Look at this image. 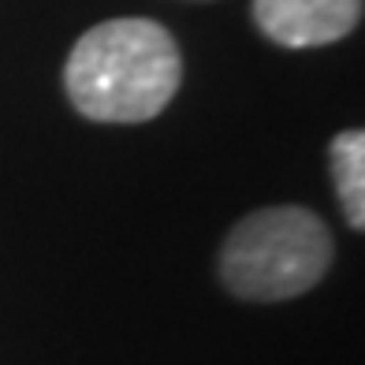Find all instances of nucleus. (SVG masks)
<instances>
[{"instance_id": "nucleus-1", "label": "nucleus", "mask_w": 365, "mask_h": 365, "mask_svg": "<svg viewBox=\"0 0 365 365\" xmlns=\"http://www.w3.org/2000/svg\"><path fill=\"white\" fill-rule=\"evenodd\" d=\"M182 60L153 19H108L86 30L63 68L71 105L97 123H145L172 105Z\"/></svg>"}, {"instance_id": "nucleus-2", "label": "nucleus", "mask_w": 365, "mask_h": 365, "mask_svg": "<svg viewBox=\"0 0 365 365\" xmlns=\"http://www.w3.org/2000/svg\"><path fill=\"white\" fill-rule=\"evenodd\" d=\"M331 264V235L302 205L257 209L231 227L220 250V279L250 302H284L321 284Z\"/></svg>"}, {"instance_id": "nucleus-3", "label": "nucleus", "mask_w": 365, "mask_h": 365, "mask_svg": "<svg viewBox=\"0 0 365 365\" xmlns=\"http://www.w3.org/2000/svg\"><path fill=\"white\" fill-rule=\"evenodd\" d=\"M254 23L284 48H317L361 23V0H254Z\"/></svg>"}, {"instance_id": "nucleus-4", "label": "nucleus", "mask_w": 365, "mask_h": 365, "mask_svg": "<svg viewBox=\"0 0 365 365\" xmlns=\"http://www.w3.org/2000/svg\"><path fill=\"white\" fill-rule=\"evenodd\" d=\"M331 160V179H336L343 217L351 220V227H365V135L361 130H343L336 135L328 149Z\"/></svg>"}]
</instances>
